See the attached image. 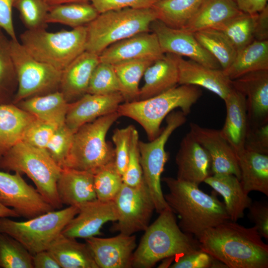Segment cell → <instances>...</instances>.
<instances>
[{
    "label": "cell",
    "mask_w": 268,
    "mask_h": 268,
    "mask_svg": "<svg viewBox=\"0 0 268 268\" xmlns=\"http://www.w3.org/2000/svg\"><path fill=\"white\" fill-rule=\"evenodd\" d=\"M255 226L247 228L230 220L204 231L200 248L228 268H268V245Z\"/></svg>",
    "instance_id": "cell-1"
},
{
    "label": "cell",
    "mask_w": 268,
    "mask_h": 268,
    "mask_svg": "<svg viewBox=\"0 0 268 268\" xmlns=\"http://www.w3.org/2000/svg\"><path fill=\"white\" fill-rule=\"evenodd\" d=\"M169 192L164 199L180 219L178 225L185 233L198 239L204 231L229 220L224 203L215 191L210 195L199 186L170 177L161 179Z\"/></svg>",
    "instance_id": "cell-2"
},
{
    "label": "cell",
    "mask_w": 268,
    "mask_h": 268,
    "mask_svg": "<svg viewBox=\"0 0 268 268\" xmlns=\"http://www.w3.org/2000/svg\"><path fill=\"white\" fill-rule=\"evenodd\" d=\"M144 231L133 253L132 268H151L164 259L200 249L198 239L180 229L170 208L160 212Z\"/></svg>",
    "instance_id": "cell-3"
},
{
    "label": "cell",
    "mask_w": 268,
    "mask_h": 268,
    "mask_svg": "<svg viewBox=\"0 0 268 268\" xmlns=\"http://www.w3.org/2000/svg\"><path fill=\"white\" fill-rule=\"evenodd\" d=\"M202 94L199 86L178 85L152 97L121 104L117 110L120 117L131 118L144 129L152 140L161 133L160 126L167 116L176 108L189 115Z\"/></svg>",
    "instance_id": "cell-4"
},
{
    "label": "cell",
    "mask_w": 268,
    "mask_h": 268,
    "mask_svg": "<svg viewBox=\"0 0 268 268\" xmlns=\"http://www.w3.org/2000/svg\"><path fill=\"white\" fill-rule=\"evenodd\" d=\"M0 169L26 174L44 199L55 209H61L57 183L62 168L45 149L20 141L10 148L0 161Z\"/></svg>",
    "instance_id": "cell-5"
},
{
    "label": "cell",
    "mask_w": 268,
    "mask_h": 268,
    "mask_svg": "<svg viewBox=\"0 0 268 268\" xmlns=\"http://www.w3.org/2000/svg\"><path fill=\"white\" fill-rule=\"evenodd\" d=\"M156 19V14L152 7L124 8L100 13L86 25L85 51L99 55L114 43L150 31V25Z\"/></svg>",
    "instance_id": "cell-6"
},
{
    "label": "cell",
    "mask_w": 268,
    "mask_h": 268,
    "mask_svg": "<svg viewBox=\"0 0 268 268\" xmlns=\"http://www.w3.org/2000/svg\"><path fill=\"white\" fill-rule=\"evenodd\" d=\"M86 39V26L55 32L26 30L20 35V42L29 54L61 71L85 51Z\"/></svg>",
    "instance_id": "cell-7"
},
{
    "label": "cell",
    "mask_w": 268,
    "mask_h": 268,
    "mask_svg": "<svg viewBox=\"0 0 268 268\" xmlns=\"http://www.w3.org/2000/svg\"><path fill=\"white\" fill-rule=\"evenodd\" d=\"M120 117L115 112L79 128L73 134L71 146L63 168L94 173L101 167L115 161L114 148L106 140V135Z\"/></svg>",
    "instance_id": "cell-8"
},
{
    "label": "cell",
    "mask_w": 268,
    "mask_h": 268,
    "mask_svg": "<svg viewBox=\"0 0 268 268\" xmlns=\"http://www.w3.org/2000/svg\"><path fill=\"white\" fill-rule=\"evenodd\" d=\"M76 206L47 212L24 221L0 218V232L14 238L32 255L47 250L65 226L78 213Z\"/></svg>",
    "instance_id": "cell-9"
},
{
    "label": "cell",
    "mask_w": 268,
    "mask_h": 268,
    "mask_svg": "<svg viewBox=\"0 0 268 268\" xmlns=\"http://www.w3.org/2000/svg\"><path fill=\"white\" fill-rule=\"evenodd\" d=\"M186 116L181 110L173 111L166 117V125L156 138L148 142H138L143 179L158 213L170 208L164 199L161 185V176L168 158L165 145L172 134L185 123Z\"/></svg>",
    "instance_id": "cell-10"
},
{
    "label": "cell",
    "mask_w": 268,
    "mask_h": 268,
    "mask_svg": "<svg viewBox=\"0 0 268 268\" xmlns=\"http://www.w3.org/2000/svg\"><path fill=\"white\" fill-rule=\"evenodd\" d=\"M17 87L12 103L59 90L62 71L32 57L18 40L10 41Z\"/></svg>",
    "instance_id": "cell-11"
},
{
    "label": "cell",
    "mask_w": 268,
    "mask_h": 268,
    "mask_svg": "<svg viewBox=\"0 0 268 268\" xmlns=\"http://www.w3.org/2000/svg\"><path fill=\"white\" fill-rule=\"evenodd\" d=\"M113 201L118 218L111 227L112 231L131 235L147 228L155 208L144 180L136 187L123 183Z\"/></svg>",
    "instance_id": "cell-12"
},
{
    "label": "cell",
    "mask_w": 268,
    "mask_h": 268,
    "mask_svg": "<svg viewBox=\"0 0 268 268\" xmlns=\"http://www.w3.org/2000/svg\"><path fill=\"white\" fill-rule=\"evenodd\" d=\"M21 175L18 172L11 174L0 171V202L14 209L19 216L28 219L54 210Z\"/></svg>",
    "instance_id": "cell-13"
},
{
    "label": "cell",
    "mask_w": 268,
    "mask_h": 268,
    "mask_svg": "<svg viewBox=\"0 0 268 268\" xmlns=\"http://www.w3.org/2000/svg\"><path fill=\"white\" fill-rule=\"evenodd\" d=\"M150 30L157 36L164 53L185 56L207 67L221 69L219 63L198 41L193 33L170 27L156 19Z\"/></svg>",
    "instance_id": "cell-14"
},
{
    "label": "cell",
    "mask_w": 268,
    "mask_h": 268,
    "mask_svg": "<svg viewBox=\"0 0 268 268\" xmlns=\"http://www.w3.org/2000/svg\"><path fill=\"white\" fill-rule=\"evenodd\" d=\"M190 132L208 153L212 174H232L240 180L237 153L220 130L201 127L191 123Z\"/></svg>",
    "instance_id": "cell-15"
},
{
    "label": "cell",
    "mask_w": 268,
    "mask_h": 268,
    "mask_svg": "<svg viewBox=\"0 0 268 268\" xmlns=\"http://www.w3.org/2000/svg\"><path fill=\"white\" fill-rule=\"evenodd\" d=\"M78 213L65 226L62 234L73 238L87 239L101 234V228L109 222L118 218L114 201L96 199L79 206Z\"/></svg>",
    "instance_id": "cell-16"
},
{
    "label": "cell",
    "mask_w": 268,
    "mask_h": 268,
    "mask_svg": "<svg viewBox=\"0 0 268 268\" xmlns=\"http://www.w3.org/2000/svg\"><path fill=\"white\" fill-rule=\"evenodd\" d=\"M164 55L156 35L151 31L138 33L118 41L99 55L100 62L114 65L134 60L152 61Z\"/></svg>",
    "instance_id": "cell-17"
},
{
    "label": "cell",
    "mask_w": 268,
    "mask_h": 268,
    "mask_svg": "<svg viewBox=\"0 0 268 268\" xmlns=\"http://www.w3.org/2000/svg\"><path fill=\"white\" fill-rule=\"evenodd\" d=\"M98 268H131L136 247L134 235L122 233L110 238L85 239Z\"/></svg>",
    "instance_id": "cell-18"
},
{
    "label": "cell",
    "mask_w": 268,
    "mask_h": 268,
    "mask_svg": "<svg viewBox=\"0 0 268 268\" xmlns=\"http://www.w3.org/2000/svg\"><path fill=\"white\" fill-rule=\"evenodd\" d=\"M232 84L246 98L249 125L268 122V70L246 73L232 80Z\"/></svg>",
    "instance_id": "cell-19"
},
{
    "label": "cell",
    "mask_w": 268,
    "mask_h": 268,
    "mask_svg": "<svg viewBox=\"0 0 268 268\" xmlns=\"http://www.w3.org/2000/svg\"><path fill=\"white\" fill-rule=\"evenodd\" d=\"M123 102L124 99L120 92L107 95L86 93L77 100L69 103L65 124L75 132L86 123L117 112Z\"/></svg>",
    "instance_id": "cell-20"
},
{
    "label": "cell",
    "mask_w": 268,
    "mask_h": 268,
    "mask_svg": "<svg viewBox=\"0 0 268 268\" xmlns=\"http://www.w3.org/2000/svg\"><path fill=\"white\" fill-rule=\"evenodd\" d=\"M175 161L178 180L199 186L212 175L208 153L190 132L181 141Z\"/></svg>",
    "instance_id": "cell-21"
},
{
    "label": "cell",
    "mask_w": 268,
    "mask_h": 268,
    "mask_svg": "<svg viewBox=\"0 0 268 268\" xmlns=\"http://www.w3.org/2000/svg\"><path fill=\"white\" fill-rule=\"evenodd\" d=\"M179 85L202 87L224 100L233 89L232 80L222 69L212 68L177 56Z\"/></svg>",
    "instance_id": "cell-22"
},
{
    "label": "cell",
    "mask_w": 268,
    "mask_h": 268,
    "mask_svg": "<svg viewBox=\"0 0 268 268\" xmlns=\"http://www.w3.org/2000/svg\"><path fill=\"white\" fill-rule=\"evenodd\" d=\"M99 62V55L85 51L62 71L59 90L68 103L87 93L92 72Z\"/></svg>",
    "instance_id": "cell-23"
},
{
    "label": "cell",
    "mask_w": 268,
    "mask_h": 268,
    "mask_svg": "<svg viewBox=\"0 0 268 268\" xmlns=\"http://www.w3.org/2000/svg\"><path fill=\"white\" fill-rule=\"evenodd\" d=\"M59 199L63 204L76 206L97 199L93 173L72 168H62L57 183Z\"/></svg>",
    "instance_id": "cell-24"
},
{
    "label": "cell",
    "mask_w": 268,
    "mask_h": 268,
    "mask_svg": "<svg viewBox=\"0 0 268 268\" xmlns=\"http://www.w3.org/2000/svg\"><path fill=\"white\" fill-rule=\"evenodd\" d=\"M143 76L144 84L139 89L138 100L152 97L179 85L177 55L164 54L147 68Z\"/></svg>",
    "instance_id": "cell-25"
},
{
    "label": "cell",
    "mask_w": 268,
    "mask_h": 268,
    "mask_svg": "<svg viewBox=\"0 0 268 268\" xmlns=\"http://www.w3.org/2000/svg\"><path fill=\"white\" fill-rule=\"evenodd\" d=\"M224 101L226 115L220 131L237 155L244 150V141L249 127L246 98L233 88Z\"/></svg>",
    "instance_id": "cell-26"
},
{
    "label": "cell",
    "mask_w": 268,
    "mask_h": 268,
    "mask_svg": "<svg viewBox=\"0 0 268 268\" xmlns=\"http://www.w3.org/2000/svg\"><path fill=\"white\" fill-rule=\"evenodd\" d=\"M204 182L221 195L229 220L236 222L243 218L244 211L252 201L246 194L239 179L232 174H212Z\"/></svg>",
    "instance_id": "cell-27"
},
{
    "label": "cell",
    "mask_w": 268,
    "mask_h": 268,
    "mask_svg": "<svg viewBox=\"0 0 268 268\" xmlns=\"http://www.w3.org/2000/svg\"><path fill=\"white\" fill-rule=\"evenodd\" d=\"M35 119L13 104H0V161L10 148L22 140L26 130Z\"/></svg>",
    "instance_id": "cell-28"
},
{
    "label": "cell",
    "mask_w": 268,
    "mask_h": 268,
    "mask_svg": "<svg viewBox=\"0 0 268 268\" xmlns=\"http://www.w3.org/2000/svg\"><path fill=\"white\" fill-rule=\"evenodd\" d=\"M241 13L235 0H204L183 29L195 33L215 28Z\"/></svg>",
    "instance_id": "cell-29"
},
{
    "label": "cell",
    "mask_w": 268,
    "mask_h": 268,
    "mask_svg": "<svg viewBox=\"0 0 268 268\" xmlns=\"http://www.w3.org/2000/svg\"><path fill=\"white\" fill-rule=\"evenodd\" d=\"M240 182L244 192L268 196V154L244 149L237 154Z\"/></svg>",
    "instance_id": "cell-30"
},
{
    "label": "cell",
    "mask_w": 268,
    "mask_h": 268,
    "mask_svg": "<svg viewBox=\"0 0 268 268\" xmlns=\"http://www.w3.org/2000/svg\"><path fill=\"white\" fill-rule=\"evenodd\" d=\"M18 103L20 108L38 119L58 126L65 123L69 103L59 90L29 97Z\"/></svg>",
    "instance_id": "cell-31"
},
{
    "label": "cell",
    "mask_w": 268,
    "mask_h": 268,
    "mask_svg": "<svg viewBox=\"0 0 268 268\" xmlns=\"http://www.w3.org/2000/svg\"><path fill=\"white\" fill-rule=\"evenodd\" d=\"M48 250L62 268H98L87 244L62 233Z\"/></svg>",
    "instance_id": "cell-32"
},
{
    "label": "cell",
    "mask_w": 268,
    "mask_h": 268,
    "mask_svg": "<svg viewBox=\"0 0 268 268\" xmlns=\"http://www.w3.org/2000/svg\"><path fill=\"white\" fill-rule=\"evenodd\" d=\"M268 70V40H254L237 52L231 64L223 70L231 80L246 73Z\"/></svg>",
    "instance_id": "cell-33"
},
{
    "label": "cell",
    "mask_w": 268,
    "mask_h": 268,
    "mask_svg": "<svg viewBox=\"0 0 268 268\" xmlns=\"http://www.w3.org/2000/svg\"><path fill=\"white\" fill-rule=\"evenodd\" d=\"M204 0H158L152 6L157 19L166 25L183 29Z\"/></svg>",
    "instance_id": "cell-34"
},
{
    "label": "cell",
    "mask_w": 268,
    "mask_h": 268,
    "mask_svg": "<svg viewBox=\"0 0 268 268\" xmlns=\"http://www.w3.org/2000/svg\"><path fill=\"white\" fill-rule=\"evenodd\" d=\"M99 14L89 2L63 3L50 6L46 21L75 28L86 26Z\"/></svg>",
    "instance_id": "cell-35"
},
{
    "label": "cell",
    "mask_w": 268,
    "mask_h": 268,
    "mask_svg": "<svg viewBox=\"0 0 268 268\" xmlns=\"http://www.w3.org/2000/svg\"><path fill=\"white\" fill-rule=\"evenodd\" d=\"M153 61L134 60L113 65L119 80L124 102L138 100L140 80Z\"/></svg>",
    "instance_id": "cell-36"
},
{
    "label": "cell",
    "mask_w": 268,
    "mask_h": 268,
    "mask_svg": "<svg viewBox=\"0 0 268 268\" xmlns=\"http://www.w3.org/2000/svg\"><path fill=\"white\" fill-rule=\"evenodd\" d=\"M193 33L200 44L219 63L222 70L231 64L236 57L237 51L221 31L208 28Z\"/></svg>",
    "instance_id": "cell-37"
},
{
    "label": "cell",
    "mask_w": 268,
    "mask_h": 268,
    "mask_svg": "<svg viewBox=\"0 0 268 268\" xmlns=\"http://www.w3.org/2000/svg\"><path fill=\"white\" fill-rule=\"evenodd\" d=\"M10 41L0 28V104L12 102L17 87Z\"/></svg>",
    "instance_id": "cell-38"
},
{
    "label": "cell",
    "mask_w": 268,
    "mask_h": 268,
    "mask_svg": "<svg viewBox=\"0 0 268 268\" xmlns=\"http://www.w3.org/2000/svg\"><path fill=\"white\" fill-rule=\"evenodd\" d=\"M256 14H250L242 12L213 29L224 34L237 52L254 40Z\"/></svg>",
    "instance_id": "cell-39"
},
{
    "label": "cell",
    "mask_w": 268,
    "mask_h": 268,
    "mask_svg": "<svg viewBox=\"0 0 268 268\" xmlns=\"http://www.w3.org/2000/svg\"><path fill=\"white\" fill-rule=\"evenodd\" d=\"M32 258L19 241L0 232V268H33Z\"/></svg>",
    "instance_id": "cell-40"
},
{
    "label": "cell",
    "mask_w": 268,
    "mask_h": 268,
    "mask_svg": "<svg viewBox=\"0 0 268 268\" xmlns=\"http://www.w3.org/2000/svg\"><path fill=\"white\" fill-rule=\"evenodd\" d=\"M94 187L97 199L104 201H113L123 184V176L118 171L115 161L101 167L93 173Z\"/></svg>",
    "instance_id": "cell-41"
},
{
    "label": "cell",
    "mask_w": 268,
    "mask_h": 268,
    "mask_svg": "<svg viewBox=\"0 0 268 268\" xmlns=\"http://www.w3.org/2000/svg\"><path fill=\"white\" fill-rule=\"evenodd\" d=\"M13 7L27 30L46 29L50 6L45 0H14Z\"/></svg>",
    "instance_id": "cell-42"
},
{
    "label": "cell",
    "mask_w": 268,
    "mask_h": 268,
    "mask_svg": "<svg viewBox=\"0 0 268 268\" xmlns=\"http://www.w3.org/2000/svg\"><path fill=\"white\" fill-rule=\"evenodd\" d=\"M121 87L113 65L101 62L91 75L87 93L107 95L120 92Z\"/></svg>",
    "instance_id": "cell-43"
},
{
    "label": "cell",
    "mask_w": 268,
    "mask_h": 268,
    "mask_svg": "<svg viewBox=\"0 0 268 268\" xmlns=\"http://www.w3.org/2000/svg\"><path fill=\"white\" fill-rule=\"evenodd\" d=\"M74 133L65 123L57 129L46 147L45 150L62 168L69 153Z\"/></svg>",
    "instance_id": "cell-44"
},
{
    "label": "cell",
    "mask_w": 268,
    "mask_h": 268,
    "mask_svg": "<svg viewBox=\"0 0 268 268\" xmlns=\"http://www.w3.org/2000/svg\"><path fill=\"white\" fill-rule=\"evenodd\" d=\"M139 134L134 128L133 131L127 168L123 175V183L136 187L143 181L138 148Z\"/></svg>",
    "instance_id": "cell-45"
},
{
    "label": "cell",
    "mask_w": 268,
    "mask_h": 268,
    "mask_svg": "<svg viewBox=\"0 0 268 268\" xmlns=\"http://www.w3.org/2000/svg\"><path fill=\"white\" fill-rule=\"evenodd\" d=\"M59 126L36 118L26 130L21 141L45 149L49 141Z\"/></svg>",
    "instance_id": "cell-46"
},
{
    "label": "cell",
    "mask_w": 268,
    "mask_h": 268,
    "mask_svg": "<svg viewBox=\"0 0 268 268\" xmlns=\"http://www.w3.org/2000/svg\"><path fill=\"white\" fill-rule=\"evenodd\" d=\"M133 125L121 129H116L113 132L112 140L115 144V163L119 173L123 175L128 161L131 143Z\"/></svg>",
    "instance_id": "cell-47"
},
{
    "label": "cell",
    "mask_w": 268,
    "mask_h": 268,
    "mask_svg": "<svg viewBox=\"0 0 268 268\" xmlns=\"http://www.w3.org/2000/svg\"><path fill=\"white\" fill-rule=\"evenodd\" d=\"M171 268H228L207 253L198 249L177 257Z\"/></svg>",
    "instance_id": "cell-48"
},
{
    "label": "cell",
    "mask_w": 268,
    "mask_h": 268,
    "mask_svg": "<svg viewBox=\"0 0 268 268\" xmlns=\"http://www.w3.org/2000/svg\"><path fill=\"white\" fill-rule=\"evenodd\" d=\"M244 147L247 150L268 154V122L255 126L249 125Z\"/></svg>",
    "instance_id": "cell-49"
},
{
    "label": "cell",
    "mask_w": 268,
    "mask_h": 268,
    "mask_svg": "<svg viewBox=\"0 0 268 268\" xmlns=\"http://www.w3.org/2000/svg\"><path fill=\"white\" fill-rule=\"evenodd\" d=\"M158 0H90L99 13L124 8H150Z\"/></svg>",
    "instance_id": "cell-50"
},
{
    "label": "cell",
    "mask_w": 268,
    "mask_h": 268,
    "mask_svg": "<svg viewBox=\"0 0 268 268\" xmlns=\"http://www.w3.org/2000/svg\"><path fill=\"white\" fill-rule=\"evenodd\" d=\"M250 218L255 224L262 237L268 239V205L261 202H252L248 208Z\"/></svg>",
    "instance_id": "cell-51"
},
{
    "label": "cell",
    "mask_w": 268,
    "mask_h": 268,
    "mask_svg": "<svg viewBox=\"0 0 268 268\" xmlns=\"http://www.w3.org/2000/svg\"><path fill=\"white\" fill-rule=\"evenodd\" d=\"M14 0H0V28L11 40H17L12 20Z\"/></svg>",
    "instance_id": "cell-52"
},
{
    "label": "cell",
    "mask_w": 268,
    "mask_h": 268,
    "mask_svg": "<svg viewBox=\"0 0 268 268\" xmlns=\"http://www.w3.org/2000/svg\"><path fill=\"white\" fill-rule=\"evenodd\" d=\"M254 40L267 41L268 39V6L256 14L254 32Z\"/></svg>",
    "instance_id": "cell-53"
},
{
    "label": "cell",
    "mask_w": 268,
    "mask_h": 268,
    "mask_svg": "<svg viewBox=\"0 0 268 268\" xmlns=\"http://www.w3.org/2000/svg\"><path fill=\"white\" fill-rule=\"evenodd\" d=\"M33 268H61L53 255L48 250L39 252L32 258Z\"/></svg>",
    "instance_id": "cell-54"
},
{
    "label": "cell",
    "mask_w": 268,
    "mask_h": 268,
    "mask_svg": "<svg viewBox=\"0 0 268 268\" xmlns=\"http://www.w3.org/2000/svg\"><path fill=\"white\" fill-rule=\"evenodd\" d=\"M239 10L245 13H257L267 6L268 0H235Z\"/></svg>",
    "instance_id": "cell-55"
},
{
    "label": "cell",
    "mask_w": 268,
    "mask_h": 268,
    "mask_svg": "<svg viewBox=\"0 0 268 268\" xmlns=\"http://www.w3.org/2000/svg\"><path fill=\"white\" fill-rule=\"evenodd\" d=\"M19 217L17 213L12 208L6 207L0 202V218Z\"/></svg>",
    "instance_id": "cell-56"
},
{
    "label": "cell",
    "mask_w": 268,
    "mask_h": 268,
    "mask_svg": "<svg viewBox=\"0 0 268 268\" xmlns=\"http://www.w3.org/2000/svg\"><path fill=\"white\" fill-rule=\"evenodd\" d=\"M90 0H45L49 6L71 2H89Z\"/></svg>",
    "instance_id": "cell-57"
},
{
    "label": "cell",
    "mask_w": 268,
    "mask_h": 268,
    "mask_svg": "<svg viewBox=\"0 0 268 268\" xmlns=\"http://www.w3.org/2000/svg\"><path fill=\"white\" fill-rule=\"evenodd\" d=\"M175 257H170L163 259V263L159 266V268H169L171 263L173 262Z\"/></svg>",
    "instance_id": "cell-58"
}]
</instances>
